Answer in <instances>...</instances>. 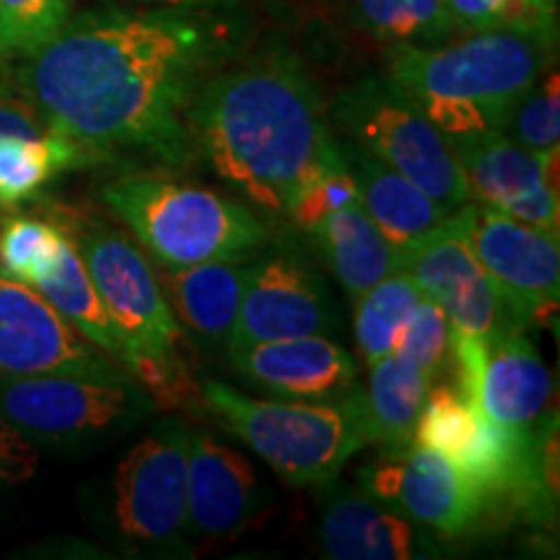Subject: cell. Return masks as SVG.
<instances>
[{
    "label": "cell",
    "mask_w": 560,
    "mask_h": 560,
    "mask_svg": "<svg viewBox=\"0 0 560 560\" xmlns=\"http://www.w3.org/2000/svg\"><path fill=\"white\" fill-rule=\"evenodd\" d=\"M550 371L524 330L506 327L486 340L478 380L467 395L480 416L509 429H535L550 416Z\"/></svg>",
    "instance_id": "18"
},
{
    "label": "cell",
    "mask_w": 560,
    "mask_h": 560,
    "mask_svg": "<svg viewBox=\"0 0 560 560\" xmlns=\"http://www.w3.org/2000/svg\"><path fill=\"white\" fill-rule=\"evenodd\" d=\"M420 296L408 272L395 270L353 301L355 346L366 366L392 355L397 332Z\"/></svg>",
    "instance_id": "27"
},
{
    "label": "cell",
    "mask_w": 560,
    "mask_h": 560,
    "mask_svg": "<svg viewBox=\"0 0 560 560\" xmlns=\"http://www.w3.org/2000/svg\"><path fill=\"white\" fill-rule=\"evenodd\" d=\"M187 441L190 429L182 420H164L117 465V532L151 556H179L187 548Z\"/></svg>",
    "instance_id": "8"
},
{
    "label": "cell",
    "mask_w": 560,
    "mask_h": 560,
    "mask_svg": "<svg viewBox=\"0 0 560 560\" xmlns=\"http://www.w3.org/2000/svg\"><path fill=\"white\" fill-rule=\"evenodd\" d=\"M270 509V493L247 457L206 431L187 441V537L231 540Z\"/></svg>",
    "instance_id": "16"
},
{
    "label": "cell",
    "mask_w": 560,
    "mask_h": 560,
    "mask_svg": "<svg viewBox=\"0 0 560 560\" xmlns=\"http://www.w3.org/2000/svg\"><path fill=\"white\" fill-rule=\"evenodd\" d=\"M342 5L361 32L392 47L439 45L457 34L444 0H342Z\"/></svg>",
    "instance_id": "26"
},
{
    "label": "cell",
    "mask_w": 560,
    "mask_h": 560,
    "mask_svg": "<svg viewBox=\"0 0 560 560\" xmlns=\"http://www.w3.org/2000/svg\"><path fill=\"white\" fill-rule=\"evenodd\" d=\"M73 0H0V60L32 58L70 19Z\"/></svg>",
    "instance_id": "30"
},
{
    "label": "cell",
    "mask_w": 560,
    "mask_h": 560,
    "mask_svg": "<svg viewBox=\"0 0 560 560\" xmlns=\"http://www.w3.org/2000/svg\"><path fill=\"white\" fill-rule=\"evenodd\" d=\"M446 143L465 174L467 190L475 202L501 210L545 234H560V149L529 153L501 130L450 136Z\"/></svg>",
    "instance_id": "12"
},
{
    "label": "cell",
    "mask_w": 560,
    "mask_h": 560,
    "mask_svg": "<svg viewBox=\"0 0 560 560\" xmlns=\"http://www.w3.org/2000/svg\"><path fill=\"white\" fill-rule=\"evenodd\" d=\"M153 400L130 380L75 374L16 376L0 387V418L32 441L100 436L153 412Z\"/></svg>",
    "instance_id": "10"
},
{
    "label": "cell",
    "mask_w": 560,
    "mask_h": 560,
    "mask_svg": "<svg viewBox=\"0 0 560 560\" xmlns=\"http://www.w3.org/2000/svg\"><path fill=\"white\" fill-rule=\"evenodd\" d=\"M392 355L423 369L433 382L450 366L452 327L436 301L420 296L400 327Z\"/></svg>",
    "instance_id": "32"
},
{
    "label": "cell",
    "mask_w": 560,
    "mask_h": 560,
    "mask_svg": "<svg viewBox=\"0 0 560 560\" xmlns=\"http://www.w3.org/2000/svg\"><path fill=\"white\" fill-rule=\"evenodd\" d=\"M355 200H359V190H355V182L346 170V161H342L340 166L322 174L299 195L289 210V219H293L296 226L310 231L327 213Z\"/></svg>",
    "instance_id": "34"
},
{
    "label": "cell",
    "mask_w": 560,
    "mask_h": 560,
    "mask_svg": "<svg viewBox=\"0 0 560 560\" xmlns=\"http://www.w3.org/2000/svg\"><path fill=\"white\" fill-rule=\"evenodd\" d=\"M397 268L408 272L418 291L444 310L457 338L488 340L514 327L472 255L457 213H450L444 223L397 255Z\"/></svg>",
    "instance_id": "15"
},
{
    "label": "cell",
    "mask_w": 560,
    "mask_h": 560,
    "mask_svg": "<svg viewBox=\"0 0 560 560\" xmlns=\"http://www.w3.org/2000/svg\"><path fill=\"white\" fill-rule=\"evenodd\" d=\"M37 291L50 301L55 310L60 312V317L66 319L81 338H86L91 346L100 348L102 353L117 355V359H120V338H117V330L115 325H112L107 310H104L100 291H96L94 280H91L86 265H83L70 234L66 244H62L58 265H55L50 276L37 285Z\"/></svg>",
    "instance_id": "25"
},
{
    "label": "cell",
    "mask_w": 560,
    "mask_h": 560,
    "mask_svg": "<svg viewBox=\"0 0 560 560\" xmlns=\"http://www.w3.org/2000/svg\"><path fill=\"white\" fill-rule=\"evenodd\" d=\"M117 338L120 361L143 389H159L187 366L179 355L182 325L143 249L122 231L91 226L73 240Z\"/></svg>",
    "instance_id": "6"
},
{
    "label": "cell",
    "mask_w": 560,
    "mask_h": 560,
    "mask_svg": "<svg viewBox=\"0 0 560 560\" xmlns=\"http://www.w3.org/2000/svg\"><path fill=\"white\" fill-rule=\"evenodd\" d=\"M350 389L325 402L260 400L219 380H202L200 400L280 480L325 488L369 446Z\"/></svg>",
    "instance_id": "5"
},
{
    "label": "cell",
    "mask_w": 560,
    "mask_h": 560,
    "mask_svg": "<svg viewBox=\"0 0 560 560\" xmlns=\"http://www.w3.org/2000/svg\"><path fill=\"white\" fill-rule=\"evenodd\" d=\"M457 34L558 32V0H444Z\"/></svg>",
    "instance_id": "29"
},
{
    "label": "cell",
    "mask_w": 560,
    "mask_h": 560,
    "mask_svg": "<svg viewBox=\"0 0 560 560\" xmlns=\"http://www.w3.org/2000/svg\"><path fill=\"white\" fill-rule=\"evenodd\" d=\"M247 276L249 262L210 260L190 268L164 270L161 289L170 299L179 325L190 327L195 335L213 346L226 348L240 314Z\"/></svg>",
    "instance_id": "21"
},
{
    "label": "cell",
    "mask_w": 560,
    "mask_h": 560,
    "mask_svg": "<svg viewBox=\"0 0 560 560\" xmlns=\"http://www.w3.org/2000/svg\"><path fill=\"white\" fill-rule=\"evenodd\" d=\"M252 260L226 348L340 330L330 289L296 244L276 242Z\"/></svg>",
    "instance_id": "11"
},
{
    "label": "cell",
    "mask_w": 560,
    "mask_h": 560,
    "mask_svg": "<svg viewBox=\"0 0 560 560\" xmlns=\"http://www.w3.org/2000/svg\"><path fill=\"white\" fill-rule=\"evenodd\" d=\"M39 467V452L16 425L0 418V490L32 480Z\"/></svg>",
    "instance_id": "35"
},
{
    "label": "cell",
    "mask_w": 560,
    "mask_h": 560,
    "mask_svg": "<svg viewBox=\"0 0 560 560\" xmlns=\"http://www.w3.org/2000/svg\"><path fill=\"white\" fill-rule=\"evenodd\" d=\"M226 353L252 387L291 400H338L359 380V363L327 335L255 342Z\"/></svg>",
    "instance_id": "17"
},
{
    "label": "cell",
    "mask_w": 560,
    "mask_h": 560,
    "mask_svg": "<svg viewBox=\"0 0 560 560\" xmlns=\"http://www.w3.org/2000/svg\"><path fill=\"white\" fill-rule=\"evenodd\" d=\"M0 374H75L125 380L100 348L81 338L37 289L0 270Z\"/></svg>",
    "instance_id": "14"
},
{
    "label": "cell",
    "mask_w": 560,
    "mask_h": 560,
    "mask_svg": "<svg viewBox=\"0 0 560 560\" xmlns=\"http://www.w3.org/2000/svg\"><path fill=\"white\" fill-rule=\"evenodd\" d=\"M102 153L58 132L0 138V208H19L37 198L58 174L89 166Z\"/></svg>",
    "instance_id": "24"
},
{
    "label": "cell",
    "mask_w": 560,
    "mask_h": 560,
    "mask_svg": "<svg viewBox=\"0 0 560 560\" xmlns=\"http://www.w3.org/2000/svg\"><path fill=\"white\" fill-rule=\"evenodd\" d=\"M501 132L529 153L560 149V75L556 70H548L516 102Z\"/></svg>",
    "instance_id": "31"
},
{
    "label": "cell",
    "mask_w": 560,
    "mask_h": 560,
    "mask_svg": "<svg viewBox=\"0 0 560 560\" xmlns=\"http://www.w3.org/2000/svg\"><path fill=\"white\" fill-rule=\"evenodd\" d=\"M454 213L511 325L524 330L529 325L556 322L560 296L558 236L475 200Z\"/></svg>",
    "instance_id": "9"
},
{
    "label": "cell",
    "mask_w": 560,
    "mask_h": 560,
    "mask_svg": "<svg viewBox=\"0 0 560 560\" xmlns=\"http://www.w3.org/2000/svg\"><path fill=\"white\" fill-rule=\"evenodd\" d=\"M418 527L366 490L325 486L319 552L330 560H408L418 556Z\"/></svg>",
    "instance_id": "19"
},
{
    "label": "cell",
    "mask_w": 560,
    "mask_h": 560,
    "mask_svg": "<svg viewBox=\"0 0 560 560\" xmlns=\"http://www.w3.org/2000/svg\"><path fill=\"white\" fill-rule=\"evenodd\" d=\"M340 153L348 174L355 182L359 202L397 255H402L420 236L450 219V210L441 208L416 182L371 156L353 140L342 138Z\"/></svg>",
    "instance_id": "20"
},
{
    "label": "cell",
    "mask_w": 560,
    "mask_h": 560,
    "mask_svg": "<svg viewBox=\"0 0 560 560\" xmlns=\"http://www.w3.org/2000/svg\"><path fill=\"white\" fill-rule=\"evenodd\" d=\"M145 3H166V5H210L221 0H145Z\"/></svg>",
    "instance_id": "37"
},
{
    "label": "cell",
    "mask_w": 560,
    "mask_h": 560,
    "mask_svg": "<svg viewBox=\"0 0 560 560\" xmlns=\"http://www.w3.org/2000/svg\"><path fill=\"white\" fill-rule=\"evenodd\" d=\"M310 234L350 301L366 293L382 278L400 270L397 252L384 240L359 200L327 213L325 219L314 223Z\"/></svg>",
    "instance_id": "23"
},
{
    "label": "cell",
    "mask_w": 560,
    "mask_h": 560,
    "mask_svg": "<svg viewBox=\"0 0 560 560\" xmlns=\"http://www.w3.org/2000/svg\"><path fill=\"white\" fill-rule=\"evenodd\" d=\"M475 418H478V410L457 389L431 387L418 416L416 431H412V444L454 459V454L470 436Z\"/></svg>",
    "instance_id": "33"
},
{
    "label": "cell",
    "mask_w": 560,
    "mask_h": 560,
    "mask_svg": "<svg viewBox=\"0 0 560 560\" xmlns=\"http://www.w3.org/2000/svg\"><path fill=\"white\" fill-rule=\"evenodd\" d=\"M236 42V26L200 5L102 9L68 19L26 58L19 81L58 136L96 153L149 151L185 164L187 112Z\"/></svg>",
    "instance_id": "1"
},
{
    "label": "cell",
    "mask_w": 560,
    "mask_h": 560,
    "mask_svg": "<svg viewBox=\"0 0 560 560\" xmlns=\"http://www.w3.org/2000/svg\"><path fill=\"white\" fill-rule=\"evenodd\" d=\"M359 478L361 490L444 540L467 537L488 516L486 503L457 465L423 446L387 452V459L363 467Z\"/></svg>",
    "instance_id": "13"
},
{
    "label": "cell",
    "mask_w": 560,
    "mask_h": 560,
    "mask_svg": "<svg viewBox=\"0 0 560 560\" xmlns=\"http://www.w3.org/2000/svg\"><path fill=\"white\" fill-rule=\"evenodd\" d=\"M431 387L433 380L423 369L397 355H387L369 366L366 389H350L366 444L384 446L387 452L410 446Z\"/></svg>",
    "instance_id": "22"
},
{
    "label": "cell",
    "mask_w": 560,
    "mask_h": 560,
    "mask_svg": "<svg viewBox=\"0 0 560 560\" xmlns=\"http://www.w3.org/2000/svg\"><path fill=\"white\" fill-rule=\"evenodd\" d=\"M327 115L340 136L416 182L450 213L472 200L444 132L387 75L342 89Z\"/></svg>",
    "instance_id": "7"
},
{
    "label": "cell",
    "mask_w": 560,
    "mask_h": 560,
    "mask_svg": "<svg viewBox=\"0 0 560 560\" xmlns=\"http://www.w3.org/2000/svg\"><path fill=\"white\" fill-rule=\"evenodd\" d=\"M66 240V231L52 221L9 219L0 229V270L37 289L58 265Z\"/></svg>",
    "instance_id": "28"
},
{
    "label": "cell",
    "mask_w": 560,
    "mask_h": 560,
    "mask_svg": "<svg viewBox=\"0 0 560 560\" xmlns=\"http://www.w3.org/2000/svg\"><path fill=\"white\" fill-rule=\"evenodd\" d=\"M102 198L161 270L252 260L270 240V229L247 202L192 182L132 174L109 182Z\"/></svg>",
    "instance_id": "4"
},
{
    "label": "cell",
    "mask_w": 560,
    "mask_h": 560,
    "mask_svg": "<svg viewBox=\"0 0 560 560\" xmlns=\"http://www.w3.org/2000/svg\"><path fill=\"white\" fill-rule=\"evenodd\" d=\"M558 32H472L457 42L395 47L387 79L450 136L501 130L556 60Z\"/></svg>",
    "instance_id": "3"
},
{
    "label": "cell",
    "mask_w": 560,
    "mask_h": 560,
    "mask_svg": "<svg viewBox=\"0 0 560 560\" xmlns=\"http://www.w3.org/2000/svg\"><path fill=\"white\" fill-rule=\"evenodd\" d=\"M50 132L30 100H0V138L26 136L37 138Z\"/></svg>",
    "instance_id": "36"
},
{
    "label": "cell",
    "mask_w": 560,
    "mask_h": 560,
    "mask_svg": "<svg viewBox=\"0 0 560 560\" xmlns=\"http://www.w3.org/2000/svg\"><path fill=\"white\" fill-rule=\"evenodd\" d=\"M192 156L247 206L283 213L342 164L317 83L296 55L268 50L215 70L187 112Z\"/></svg>",
    "instance_id": "2"
}]
</instances>
